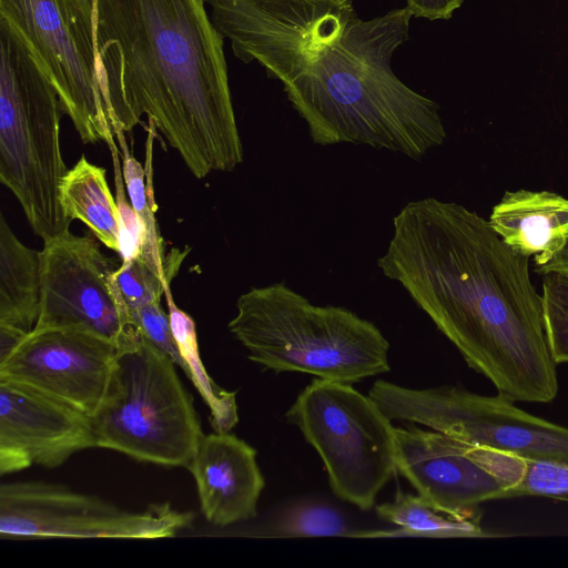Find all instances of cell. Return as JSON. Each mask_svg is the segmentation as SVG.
Returning <instances> with one entry per match:
<instances>
[{"label":"cell","instance_id":"obj_1","mask_svg":"<svg viewBox=\"0 0 568 568\" xmlns=\"http://www.w3.org/2000/svg\"><path fill=\"white\" fill-rule=\"evenodd\" d=\"M244 63L278 80L312 141L367 145L420 160L447 138L438 104L396 77L407 7L364 20L352 0H206Z\"/></svg>","mask_w":568,"mask_h":568},{"label":"cell","instance_id":"obj_2","mask_svg":"<svg viewBox=\"0 0 568 568\" xmlns=\"http://www.w3.org/2000/svg\"><path fill=\"white\" fill-rule=\"evenodd\" d=\"M377 266L396 281L498 394L550 403L559 388L529 258L456 202L410 201Z\"/></svg>","mask_w":568,"mask_h":568},{"label":"cell","instance_id":"obj_3","mask_svg":"<svg viewBox=\"0 0 568 568\" xmlns=\"http://www.w3.org/2000/svg\"><path fill=\"white\" fill-rule=\"evenodd\" d=\"M206 0H95L94 37L113 133L149 123L203 179L243 162L224 38Z\"/></svg>","mask_w":568,"mask_h":568},{"label":"cell","instance_id":"obj_4","mask_svg":"<svg viewBox=\"0 0 568 568\" xmlns=\"http://www.w3.org/2000/svg\"><path fill=\"white\" fill-rule=\"evenodd\" d=\"M232 335L248 358L275 373L354 384L386 373L389 343L372 322L342 306H320L285 282L240 295Z\"/></svg>","mask_w":568,"mask_h":568},{"label":"cell","instance_id":"obj_5","mask_svg":"<svg viewBox=\"0 0 568 568\" xmlns=\"http://www.w3.org/2000/svg\"><path fill=\"white\" fill-rule=\"evenodd\" d=\"M57 91L22 44L0 29V182L43 241L69 230L59 186L68 172Z\"/></svg>","mask_w":568,"mask_h":568},{"label":"cell","instance_id":"obj_6","mask_svg":"<svg viewBox=\"0 0 568 568\" xmlns=\"http://www.w3.org/2000/svg\"><path fill=\"white\" fill-rule=\"evenodd\" d=\"M175 367L142 332L120 347L105 397L91 416L95 447L187 467L204 434Z\"/></svg>","mask_w":568,"mask_h":568},{"label":"cell","instance_id":"obj_7","mask_svg":"<svg viewBox=\"0 0 568 568\" xmlns=\"http://www.w3.org/2000/svg\"><path fill=\"white\" fill-rule=\"evenodd\" d=\"M318 453L333 493L363 510L372 508L396 470L390 419L352 384L314 379L286 412Z\"/></svg>","mask_w":568,"mask_h":568},{"label":"cell","instance_id":"obj_8","mask_svg":"<svg viewBox=\"0 0 568 568\" xmlns=\"http://www.w3.org/2000/svg\"><path fill=\"white\" fill-rule=\"evenodd\" d=\"M0 29L22 44L52 84L83 143H118L102 88L94 14L75 0H0Z\"/></svg>","mask_w":568,"mask_h":568},{"label":"cell","instance_id":"obj_9","mask_svg":"<svg viewBox=\"0 0 568 568\" xmlns=\"http://www.w3.org/2000/svg\"><path fill=\"white\" fill-rule=\"evenodd\" d=\"M368 396L390 420L528 459L568 464V427L534 416L500 394L484 396L453 385L408 388L381 379Z\"/></svg>","mask_w":568,"mask_h":568},{"label":"cell","instance_id":"obj_10","mask_svg":"<svg viewBox=\"0 0 568 568\" xmlns=\"http://www.w3.org/2000/svg\"><path fill=\"white\" fill-rule=\"evenodd\" d=\"M193 520L170 504L130 511L100 497L40 480L0 486L1 538L159 539Z\"/></svg>","mask_w":568,"mask_h":568},{"label":"cell","instance_id":"obj_11","mask_svg":"<svg viewBox=\"0 0 568 568\" xmlns=\"http://www.w3.org/2000/svg\"><path fill=\"white\" fill-rule=\"evenodd\" d=\"M40 257V311L33 329L89 332L119 347L141 331L114 278L118 267L91 236L70 230L43 241Z\"/></svg>","mask_w":568,"mask_h":568},{"label":"cell","instance_id":"obj_12","mask_svg":"<svg viewBox=\"0 0 568 568\" xmlns=\"http://www.w3.org/2000/svg\"><path fill=\"white\" fill-rule=\"evenodd\" d=\"M119 348L84 331L33 329L0 361V378L93 416L105 397Z\"/></svg>","mask_w":568,"mask_h":568},{"label":"cell","instance_id":"obj_13","mask_svg":"<svg viewBox=\"0 0 568 568\" xmlns=\"http://www.w3.org/2000/svg\"><path fill=\"white\" fill-rule=\"evenodd\" d=\"M396 470L435 509L480 523V505L505 499V485L473 444L416 424L395 427Z\"/></svg>","mask_w":568,"mask_h":568},{"label":"cell","instance_id":"obj_14","mask_svg":"<svg viewBox=\"0 0 568 568\" xmlns=\"http://www.w3.org/2000/svg\"><path fill=\"white\" fill-rule=\"evenodd\" d=\"M95 447L91 416L27 385L0 378V473L55 468Z\"/></svg>","mask_w":568,"mask_h":568},{"label":"cell","instance_id":"obj_15","mask_svg":"<svg viewBox=\"0 0 568 568\" xmlns=\"http://www.w3.org/2000/svg\"><path fill=\"white\" fill-rule=\"evenodd\" d=\"M186 468L210 524L225 527L256 516L265 483L256 450L246 442L229 432L203 435Z\"/></svg>","mask_w":568,"mask_h":568},{"label":"cell","instance_id":"obj_16","mask_svg":"<svg viewBox=\"0 0 568 568\" xmlns=\"http://www.w3.org/2000/svg\"><path fill=\"white\" fill-rule=\"evenodd\" d=\"M488 221L513 251L542 265L568 240V199L550 191H507Z\"/></svg>","mask_w":568,"mask_h":568},{"label":"cell","instance_id":"obj_17","mask_svg":"<svg viewBox=\"0 0 568 568\" xmlns=\"http://www.w3.org/2000/svg\"><path fill=\"white\" fill-rule=\"evenodd\" d=\"M40 311V257L14 235L0 215V331L21 338L34 328Z\"/></svg>","mask_w":568,"mask_h":568},{"label":"cell","instance_id":"obj_18","mask_svg":"<svg viewBox=\"0 0 568 568\" xmlns=\"http://www.w3.org/2000/svg\"><path fill=\"white\" fill-rule=\"evenodd\" d=\"M59 199L67 219L81 221L103 245L119 253V210L103 168L82 155L62 178Z\"/></svg>","mask_w":568,"mask_h":568},{"label":"cell","instance_id":"obj_19","mask_svg":"<svg viewBox=\"0 0 568 568\" xmlns=\"http://www.w3.org/2000/svg\"><path fill=\"white\" fill-rule=\"evenodd\" d=\"M155 131L154 126L150 124L145 146V169L131 155L124 132L118 131L114 136L122 152V172L126 192L140 223L141 248L139 255L162 272H178L187 253L174 250L172 255L165 260L164 245L155 220L156 206L152 190V144Z\"/></svg>","mask_w":568,"mask_h":568},{"label":"cell","instance_id":"obj_20","mask_svg":"<svg viewBox=\"0 0 568 568\" xmlns=\"http://www.w3.org/2000/svg\"><path fill=\"white\" fill-rule=\"evenodd\" d=\"M377 516L400 528L358 532L356 537L428 536L439 538H481L490 536L480 523L460 519L435 509L419 495L398 490L393 501L376 506Z\"/></svg>","mask_w":568,"mask_h":568},{"label":"cell","instance_id":"obj_21","mask_svg":"<svg viewBox=\"0 0 568 568\" xmlns=\"http://www.w3.org/2000/svg\"><path fill=\"white\" fill-rule=\"evenodd\" d=\"M169 318L183 361V372L191 379L211 412V425L215 432H230L239 422L235 392L219 387L206 373L200 358L195 323L173 301L170 287L165 291Z\"/></svg>","mask_w":568,"mask_h":568},{"label":"cell","instance_id":"obj_22","mask_svg":"<svg viewBox=\"0 0 568 568\" xmlns=\"http://www.w3.org/2000/svg\"><path fill=\"white\" fill-rule=\"evenodd\" d=\"M479 457L505 485V498L568 496V464L534 460L476 445Z\"/></svg>","mask_w":568,"mask_h":568},{"label":"cell","instance_id":"obj_23","mask_svg":"<svg viewBox=\"0 0 568 568\" xmlns=\"http://www.w3.org/2000/svg\"><path fill=\"white\" fill-rule=\"evenodd\" d=\"M271 537H355L341 510L315 499L292 501L275 514Z\"/></svg>","mask_w":568,"mask_h":568},{"label":"cell","instance_id":"obj_24","mask_svg":"<svg viewBox=\"0 0 568 568\" xmlns=\"http://www.w3.org/2000/svg\"><path fill=\"white\" fill-rule=\"evenodd\" d=\"M176 273L175 271L162 272L136 255L122 262L114 272V278L131 313L148 304L161 302Z\"/></svg>","mask_w":568,"mask_h":568},{"label":"cell","instance_id":"obj_25","mask_svg":"<svg viewBox=\"0 0 568 568\" xmlns=\"http://www.w3.org/2000/svg\"><path fill=\"white\" fill-rule=\"evenodd\" d=\"M542 280L545 327L556 364L568 363V276L547 273Z\"/></svg>","mask_w":568,"mask_h":568},{"label":"cell","instance_id":"obj_26","mask_svg":"<svg viewBox=\"0 0 568 568\" xmlns=\"http://www.w3.org/2000/svg\"><path fill=\"white\" fill-rule=\"evenodd\" d=\"M111 151V158L114 171L115 182V201L119 210L120 219V250L119 254L122 262H126L140 253L141 248V230L135 211L125 196L124 191V178L120 165V152L119 144H114L109 148Z\"/></svg>","mask_w":568,"mask_h":568},{"label":"cell","instance_id":"obj_27","mask_svg":"<svg viewBox=\"0 0 568 568\" xmlns=\"http://www.w3.org/2000/svg\"><path fill=\"white\" fill-rule=\"evenodd\" d=\"M131 317L142 334L165 353L183 371V361L174 338L169 315L154 302L131 312Z\"/></svg>","mask_w":568,"mask_h":568},{"label":"cell","instance_id":"obj_28","mask_svg":"<svg viewBox=\"0 0 568 568\" xmlns=\"http://www.w3.org/2000/svg\"><path fill=\"white\" fill-rule=\"evenodd\" d=\"M407 8L415 18L448 20L464 0H406Z\"/></svg>","mask_w":568,"mask_h":568},{"label":"cell","instance_id":"obj_29","mask_svg":"<svg viewBox=\"0 0 568 568\" xmlns=\"http://www.w3.org/2000/svg\"><path fill=\"white\" fill-rule=\"evenodd\" d=\"M535 272L545 275L547 273H560L568 276V240L564 247L557 252L548 262L534 267Z\"/></svg>","mask_w":568,"mask_h":568},{"label":"cell","instance_id":"obj_30","mask_svg":"<svg viewBox=\"0 0 568 568\" xmlns=\"http://www.w3.org/2000/svg\"><path fill=\"white\" fill-rule=\"evenodd\" d=\"M84 10L94 14L95 0H75Z\"/></svg>","mask_w":568,"mask_h":568}]
</instances>
